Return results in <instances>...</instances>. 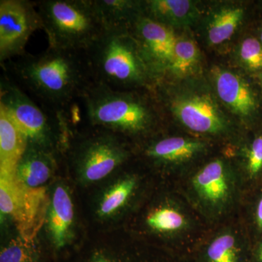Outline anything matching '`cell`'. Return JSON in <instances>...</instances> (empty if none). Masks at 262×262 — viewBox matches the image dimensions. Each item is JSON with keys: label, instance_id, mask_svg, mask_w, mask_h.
<instances>
[{"label": "cell", "instance_id": "cell-19", "mask_svg": "<svg viewBox=\"0 0 262 262\" xmlns=\"http://www.w3.org/2000/svg\"><path fill=\"white\" fill-rule=\"evenodd\" d=\"M105 27L130 29L144 15V2L130 0H95Z\"/></svg>", "mask_w": 262, "mask_h": 262}, {"label": "cell", "instance_id": "cell-5", "mask_svg": "<svg viewBox=\"0 0 262 262\" xmlns=\"http://www.w3.org/2000/svg\"><path fill=\"white\" fill-rule=\"evenodd\" d=\"M0 106L13 117L27 144L52 152L55 130L64 127L67 115L39 104L6 73L0 80Z\"/></svg>", "mask_w": 262, "mask_h": 262}, {"label": "cell", "instance_id": "cell-10", "mask_svg": "<svg viewBox=\"0 0 262 262\" xmlns=\"http://www.w3.org/2000/svg\"><path fill=\"white\" fill-rule=\"evenodd\" d=\"M144 52L155 77L168 70L177 37L173 29L143 15L130 29Z\"/></svg>", "mask_w": 262, "mask_h": 262}, {"label": "cell", "instance_id": "cell-31", "mask_svg": "<svg viewBox=\"0 0 262 262\" xmlns=\"http://www.w3.org/2000/svg\"><path fill=\"white\" fill-rule=\"evenodd\" d=\"M257 258L258 261L262 262V244H261V246H259V248H258Z\"/></svg>", "mask_w": 262, "mask_h": 262}, {"label": "cell", "instance_id": "cell-17", "mask_svg": "<svg viewBox=\"0 0 262 262\" xmlns=\"http://www.w3.org/2000/svg\"><path fill=\"white\" fill-rule=\"evenodd\" d=\"M73 216V205L70 194L64 187L59 186L53 193L48 217V228L57 248L63 247L67 243Z\"/></svg>", "mask_w": 262, "mask_h": 262}, {"label": "cell", "instance_id": "cell-13", "mask_svg": "<svg viewBox=\"0 0 262 262\" xmlns=\"http://www.w3.org/2000/svg\"><path fill=\"white\" fill-rule=\"evenodd\" d=\"M27 141L13 117L0 106V160L1 175L15 174L17 165L22 158Z\"/></svg>", "mask_w": 262, "mask_h": 262}, {"label": "cell", "instance_id": "cell-9", "mask_svg": "<svg viewBox=\"0 0 262 262\" xmlns=\"http://www.w3.org/2000/svg\"><path fill=\"white\" fill-rule=\"evenodd\" d=\"M212 75L215 92L226 106L248 125H261L262 94L256 80L225 69L215 68Z\"/></svg>", "mask_w": 262, "mask_h": 262}, {"label": "cell", "instance_id": "cell-16", "mask_svg": "<svg viewBox=\"0 0 262 262\" xmlns=\"http://www.w3.org/2000/svg\"><path fill=\"white\" fill-rule=\"evenodd\" d=\"M246 15L247 9L242 5H225L215 10L207 20L208 44L220 46L229 40L244 21Z\"/></svg>", "mask_w": 262, "mask_h": 262}, {"label": "cell", "instance_id": "cell-26", "mask_svg": "<svg viewBox=\"0 0 262 262\" xmlns=\"http://www.w3.org/2000/svg\"><path fill=\"white\" fill-rule=\"evenodd\" d=\"M38 258L33 242L22 238L12 241L0 253V262H37Z\"/></svg>", "mask_w": 262, "mask_h": 262}, {"label": "cell", "instance_id": "cell-22", "mask_svg": "<svg viewBox=\"0 0 262 262\" xmlns=\"http://www.w3.org/2000/svg\"><path fill=\"white\" fill-rule=\"evenodd\" d=\"M135 185V179L130 178L120 181L110 188L101 202L98 209L99 214L106 216L113 214L121 208L126 203Z\"/></svg>", "mask_w": 262, "mask_h": 262}, {"label": "cell", "instance_id": "cell-1", "mask_svg": "<svg viewBox=\"0 0 262 262\" xmlns=\"http://www.w3.org/2000/svg\"><path fill=\"white\" fill-rule=\"evenodd\" d=\"M5 73L39 104L69 115L92 82L84 52L48 47L3 64Z\"/></svg>", "mask_w": 262, "mask_h": 262}, {"label": "cell", "instance_id": "cell-12", "mask_svg": "<svg viewBox=\"0 0 262 262\" xmlns=\"http://www.w3.org/2000/svg\"><path fill=\"white\" fill-rule=\"evenodd\" d=\"M144 15L170 27H189L200 16L195 4L189 0H149L144 2Z\"/></svg>", "mask_w": 262, "mask_h": 262}, {"label": "cell", "instance_id": "cell-6", "mask_svg": "<svg viewBox=\"0 0 262 262\" xmlns=\"http://www.w3.org/2000/svg\"><path fill=\"white\" fill-rule=\"evenodd\" d=\"M158 98L183 125L194 132L215 135L228 129L227 117L209 94L190 91L171 94L160 91Z\"/></svg>", "mask_w": 262, "mask_h": 262}, {"label": "cell", "instance_id": "cell-23", "mask_svg": "<svg viewBox=\"0 0 262 262\" xmlns=\"http://www.w3.org/2000/svg\"><path fill=\"white\" fill-rule=\"evenodd\" d=\"M24 185L15 174L1 175L0 181V209L2 214L13 216L16 210Z\"/></svg>", "mask_w": 262, "mask_h": 262}, {"label": "cell", "instance_id": "cell-29", "mask_svg": "<svg viewBox=\"0 0 262 262\" xmlns=\"http://www.w3.org/2000/svg\"><path fill=\"white\" fill-rule=\"evenodd\" d=\"M89 262H116L113 258L106 256L101 253H95L94 256L90 258Z\"/></svg>", "mask_w": 262, "mask_h": 262}, {"label": "cell", "instance_id": "cell-11", "mask_svg": "<svg viewBox=\"0 0 262 262\" xmlns=\"http://www.w3.org/2000/svg\"><path fill=\"white\" fill-rule=\"evenodd\" d=\"M48 208V196L43 187L24 185L13 218L21 238L33 242L44 223Z\"/></svg>", "mask_w": 262, "mask_h": 262}, {"label": "cell", "instance_id": "cell-27", "mask_svg": "<svg viewBox=\"0 0 262 262\" xmlns=\"http://www.w3.org/2000/svg\"><path fill=\"white\" fill-rule=\"evenodd\" d=\"M246 167L250 178H256L262 173V127L246 149Z\"/></svg>", "mask_w": 262, "mask_h": 262}, {"label": "cell", "instance_id": "cell-4", "mask_svg": "<svg viewBox=\"0 0 262 262\" xmlns=\"http://www.w3.org/2000/svg\"><path fill=\"white\" fill-rule=\"evenodd\" d=\"M49 47L84 52L106 28L95 0L34 2Z\"/></svg>", "mask_w": 262, "mask_h": 262}, {"label": "cell", "instance_id": "cell-3", "mask_svg": "<svg viewBox=\"0 0 262 262\" xmlns=\"http://www.w3.org/2000/svg\"><path fill=\"white\" fill-rule=\"evenodd\" d=\"M80 101L91 127L117 134H145L154 126L159 114L153 101L138 90L117 91L93 81Z\"/></svg>", "mask_w": 262, "mask_h": 262}, {"label": "cell", "instance_id": "cell-15", "mask_svg": "<svg viewBox=\"0 0 262 262\" xmlns=\"http://www.w3.org/2000/svg\"><path fill=\"white\" fill-rule=\"evenodd\" d=\"M193 187L198 195L211 204H219L227 199L229 187L225 163L213 160L193 177Z\"/></svg>", "mask_w": 262, "mask_h": 262}, {"label": "cell", "instance_id": "cell-28", "mask_svg": "<svg viewBox=\"0 0 262 262\" xmlns=\"http://www.w3.org/2000/svg\"><path fill=\"white\" fill-rule=\"evenodd\" d=\"M254 216L256 227L262 232V195L260 196L257 203H256Z\"/></svg>", "mask_w": 262, "mask_h": 262}, {"label": "cell", "instance_id": "cell-7", "mask_svg": "<svg viewBox=\"0 0 262 262\" xmlns=\"http://www.w3.org/2000/svg\"><path fill=\"white\" fill-rule=\"evenodd\" d=\"M42 29L40 17L34 2L28 0L0 1V62L21 56L29 37Z\"/></svg>", "mask_w": 262, "mask_h": 262}, {"label": "cell", "instance_id": "cell-25", "mask_svg": "<svg viewBox=\"0 0 262 262\" xmlns=\"http://www.w3.org/2000/svg\"><path fill=\"white\" fill-rule=\"evenodd\" d=\"M146 222L151 228L160 232H173L182 229L185 220L179 212L173 208H163L150 213Z\"/></svg>", "mask_w": 262, "mask_h": 262}, {"label": "cell", "instance_id": "cell-14", "mask_svg": "<svg viewBox=\"0 0 262 262\" xmlns=\"http://www.w3.org/2000/svg\"><path fill=\"white\" fill-rule=\"evenodd\" d=\"M53 169V158L51 151L27 144L15 169V177L26 187L39 188L51 177Z\"/></svg>", "mask_w": 262, "mask_h": 262}, {"label": "cell", "instance_id": "cell-2", "mask_svg": "<svg viewBox=\"0 0 262 262\" xmlns=\"http://www.w3.org/2000/svg\"><path fill=\"white\" fill-rule=\"evenodd\" d=\"M84 54L93 82L110 89H146L157 80L129 29L106 27Z\"/></svg>", "mask_w": 262, "mask_h": 262}, {"label": "cell", "instance_id": "cell-30", "mask_svg": "<svg viewBox=\"0 0 262 262\" xmlns=\"http://www.w3.org/2000/svg\"><path fill=\"white\" fill-rule=\"evenodd\" d=\"M253 34H254L255 36H256L262 43V18L260 20V21L258 22L257 26H256V28L255 29Z\"/></svg>", "mask_w": 262, "mask_h": 262}, {"label": "cell", "instance_id": "cell-24", "mask_svg": "<svg viewBox=\"0 0 262 262\" xmlns=\"http://www.w3.org/2000/svg\"><path fill=\"white\" fill-rule=\"evenodd\" d=\"M207 256L208 262H238L239 250L234 236H219L208 247Z\"/></svg>", "mask_w": 262, "mask_h": 262}, {"label": "cell", "instance_id": "cell-21", "mask_svg": "<svg viewBox=\"0 0 262 262\" xmlns=\"http://www.w3.org/2000/svg\"><path fill=\"white\" fill-rule=\"evenodd\" d=\"M238 61L252 78L262 75V43L254 34L246 36L239 43Z\"/></svg>", "mask_w": 262, "mask_h": 262}, {"label": "cell", "instance_id": "cell-18", "mask_svg": "<svg viewBox=\"0 0 262 262\" xmlns=\"http://www.w3.org/2000/svg\"><path fill=\"white\" fill-rule=\"evenodd\" d=\"M203 149L204 144L201 141L182 137H168L148 146L145 155L151 159L178 163L191 159Z\"/></svg>", "mask_w": 262, "mask_h": 262}, {"label": "cell", "instance_id": "cell-33", "mask_svg": "<svg viewBox=\"0 0 262 262\" xmlns=\"http://www.w3.org/2000/svg\"><path fill=\"white\" fill-rule=\"evenodd\" d=\"M257 8L258 10L262 13V2H260L259 3H258Z\"/></svg>", "mask_w": 262, "mask_h": 262}, {"label": "cell", "instance_id": "cell-8", "mask_svg": "<svg viewBox=\"0 0 262 262\" xmlns=\"http://www.w3.org/2000/svg\"><path fill=\"white\" fill-rule=\"evenodd\" d=\"M99 129L76 148L75 159L82 178L96 182L110 175L128 157V151L111 131Z\"/></svg>", "mask_w": 262, "mask_h": 262}, {"label": "cell", "instance_id": "cell-32", "mask_svg": "<svg viewBox=\"0 0 262 262\" xmlns=\"http://www.w3.org/2000/svg\"><path fill=\"white\" fill-rule=\"evenodd\" d=\"M257 82L258 86H259L260 90H261V92L262 94V75H260L259 77H258L257 78L255 79Z\"/></svg>", "mask_w": 262, "mask_h": 262}, {"label": "cell", "instance_id": "cell-20", "mask_svg": "<svg viewBox=\"0 0 262 262\" xmlns=\"http://www.w3.org/2000/svg\"><path fill=\"white\" fill-rule=\"evenodd\" d=\"M201 58L195 42L188 37L177 38L173 58L168 71L177 77L190 75L198 67Z\"/></svg>", "mask_w": 262, "mask_h": 262}]
</instances>
